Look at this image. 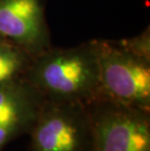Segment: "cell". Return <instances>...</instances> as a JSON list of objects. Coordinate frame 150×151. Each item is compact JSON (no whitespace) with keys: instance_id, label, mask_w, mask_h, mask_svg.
I'll list each match as a JSON object with an SVG mask.
<instances>
[{"instance_id":"obj_1","label":"cell","mask_w":150,"mask_h":151,"mask_svg":"<svg viewBox=\"0 0 150 151\" xmlns=\"http://www.w3.org/2000/svg\"><path fill=\"white\" fill-rule=\"evenodd\" d=\"M24 78L44 99L89 104L100 96V68L92 41L34 56Z\"/></svg>"},{"instance_id":"obj_2","label":"cell","mask_w":150,"mask_h":151,"mask_svg":"<svg viewBox=\"0 0 150 151\" xmlns=\"http://www.w3.org/2000/svg\"><path fill=\"white\" fill-rule=\"evenodd\" d=\"M100 68V96L150 109L148 32L129 40H93Z\"/></svg>"},{"instance_id":"obj_3","label":"cell","mask_w":150,"mask_h":151,"mask_svg":"<svg viewBox=\"0 0 150 151\" xmlns=\"http://www.w3.org/2000/svg\"><path fill=\"white\" fill-rule=\"evenodd\" d=\"M88 107L94 134L91 151H150V109L103 96Z\"/></svg>"},{"instance_id":"obj_4","label":"cell","mask_w":150,"mask_h":151,"mask_svg":"<svg viewBox=\"0 0 150 151\" xmlns=\"http://www.w3.org/2000/svg\"><path fill=\"white\" fill-rule=\"evenodd\" d=\"M28 134L29 151H91L94 134L88 104L44 99Z\"/></svg>"},{"instance_id":"obj_5","label":"cell","mask_w":150,"mask_h":151,"mask_svg":"<svg viewBox=\"0 0 150 151\" xmlns=\"http://www.w3.org/2000/svg\"><path fill=\"white\" fill-rule=\"evenodd\" d=\"M45 0H0V35L34 57L50 48Z\"/></svg>"},{"instance_id":"obj_6","label":"cell","mask_w":150,"mask_h":151,"mask_svg":"<svg viewBox=\"0 0 150 151\" xmlns=\"http://www.w3.org/2000/svg\"><path fill=\"white\" fill-rule=\"evenodd\" d=\"M44 101L24 78L0 85V151L30 132Z\"/></svg>"},{"instance_id":"obj_7","label":"cell","mask_w":150,"mask_h":151,"mask_svg":"<svg viewBox=\"0 0 150 151\" xmlns=\"http://www.w3.org/2000/svg\"><path fill=\"white\" fill-rule=\"evenodd\" d=\"M32 56L7 39L0 42V85L24 78Z\"/></svg>"},{"instance_id":"obj_8","label":"cell","mask_w":150,"mask_h":151,"mask_svg":"<svg viewBox=\"0 0 150 151\" xmlns=\"http://www.w3.org/2000/svg\"><path fill=\"white\" fill-rule=\"evenodd\" d=\"M3 40H5V38H4V37H2L1 35H0V42H1V41H3Z\"/></svg>"}]
</instances>
